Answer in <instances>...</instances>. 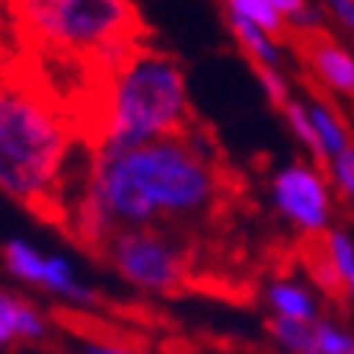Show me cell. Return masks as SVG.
Wrapping results in <instances>:
<instances>
[{"label":"cell","mask_w":354,"mask_h":354,"mask_svg":"<svg viewBox=\"0 0 354 354\" xmlns=\"http://www.w3.org/2000/svg\"><path fill=\"white\" fill-rule=\"evenodd\" d=\"M227 26H230L233 39L243 51H246V58L252 61V67H272V71H281V41L274 35H268L265 29L259 26L246 23V19H236V17H227Z\"/></svg>","instance_id":"12"},{"label":"cell","mask_w":354,"mask_h":354,"mask_svg":"<svg viewBox=\"0 0 354 354\" xmlns=\"http://www.w3.org/2000/svg\"><path fill=\"white\" fill-rule=\"evenodd\" d=\"M77 354H140V351L131 345H122V342H112V338H83Z\"/></svg>","instance_id":"21"},{"label":"cell","mask_w":354,"mask_h":354,"mask_svg":"<svg viewBox=\"0 0 354 354\" xmlns=\"http://www.w3.org/2000/svg\"><path fill=\"white\" fill-rule=\"evenodd\" d=\"M265 306L272 319H290V322H316L322 316L319 300L306 284L290 278H274L265 288Z\"/></svg>","instance_id":"10"},{"label":"cell","mask_w":354,"mask_h":354,"mask_svg":"<svg viewBox=\"0 0 354 354\" xmlns=\"http://www.w3.org/2000/svg\"><path fill=\"white\" fill-rule=\"evenodd\" d=\"M306 109H310V118H313L316 138H319V150H322V169L329 166V160H335L342 150H348L354 144L348 124L342 122V115L335 112L332 102H322L316 96H306Z\"/></svg>","instance_id":"11"},{"label":"cell","mask_w":354,"mask_h":354,"mask_svg":"<svg viewBox=\"0 0 354 354\" xmlns=\"http://www.w3.org/2000/svg\"><path fill=\"white\" fill-rule=\"evenodd\" d=\"M39 290L45 294L58 297L61 304H71V306H96L99 297L96 290L86 284V281L77 274V268L67 262L64 256L58 252H45V262H41V274H39Z\"/></svg>","instance_id":"9"},{"label":"cell","mask_w":354,"mask_h":354,"mask_svg":"<svg viewBox=\"0 0 354 354\" xmlns=\"http://www.w3.org/2000/svg\"><path fill=\"white\" fill-rule=\"evenodd\" d=\"M319 7L354 39V0H319Z\"/></svg>","instance_id":"20"},{"label":"cell","mask_w":354,"mask_h":354,"mask_svg":"<svg viewBox=\"0 0 354 354\" xmlns=\"http://www.w3.org/2000/svg\"><path fill=\"white\" fill-rule=\"evenodd\" d=\"M51 335V322L45 319L35 304L17 297L13 290L0 288V348L17 345H35V342H45Z\"/></svg>","instance_id":"8"},{"label":"cell","mask_w":354,"mask_h":354,"mask_svg":"<svg viewBox=\"0 0 354 354\" xmlns=\"http://www.w3.org/2000/svg\"><path fill=\"white\" fill-rule=\"evenodd\" d=\"M326 176H329L332 189L345 198L348 205H354V144L348 150H342L335 160H329Z\"/></svg>","instance_id":"18"},{"label":"cell","mask_w":354,"mask_h":354,"mask_svg":"<svg viewBox=\"0 0 354 354\" xmlns=\"http://www.w3.org/2000/svg\"><path fill=\"white\" fill-rule=\"evenodd\" d=\"M195 128L182 64L160 48L138 45L106 77L96 115V147L124 150Z\"/></svg>","instance_id":"3"},{"label":"cell","mask_w":354,"mask_h":354,"mask_svg":"<svg viewBox=\"0 0 354 354\" xmlns=\"http://www.w3.org/2000/svg\"><path fill=\"white\" fill-rule=\"evenodd\" d=\"M96 249L124 284L144 294H173L189 278V256L173 233L115 230Z\"/></svg>","instance_id":"5"},{"label":"cell","mask_w":354,"mask_h":354,"mask_svg":"<svg viewBox=\"0 0 354 354\" xmlns=\"http://www.w3.org/2000/svg\"><path fill=\"white\" fill-rule=\"evenodd\" d=\"M268 335L281 354H319L316 351V322L268 319Z\"/></svg>","instance_id":"15"},{"label":"cell","mask_w":354,"mask_h":354,"mask_svg":"<svg viewBox=\"0 0 354 354\" xmlns=\"http://www.w3.org/2000/svg\"><path fill=\"white\" fill-rule=\"evenodd\" d=\"M223 173L198 131L140 147L93 150L74 211L77 236L99 246L115 230H163L201 223L223 205Z\"/></svg>","instance_id":"1"},{"label":"cell","mask_w":354,"mask_h":354,"mask_svg":"<svg viewBox=\"0 0 354 354\" xmlns=\"http://www.w3.org/2000/svg\"><path fill=\"white\" fill-rule=\"evenodd\" d=\"M345 294H348V297H351V300H354V272H351V274H348V278H345Z\"/></svg>","instance_id":"23"},{"label":"cell","mask_w":354,"mask_h":354,"mask_svg":"<svg viewBox=\"0 0 354 354\" xmlns=\"http://www.w3.org/2000/svg\"><path fill=\"white\" fill-rule=\"evenodd\" d=\"M281 118L288 124V131L297 138V144L304 147L306 160H313L316 166H322V150H319V138H316L313 118H310V109H306V99L294 96L288 106L281 109Z\"/></svg>","instance_id":"16"},{"label":"cell","mask_w":354,"mask_h":354,"mask_svg":"<svg viewBox=\"0 0 354 354\" xmlns=\"http://www.w3.org/2000/svg\"><path fill=\"white\" fill-rule=\"evenodd\" d=\"M316 351L319 354H354V329H348L345 322H338L335 316L322 313L316 319Z\"/></svg>","instance_id":"17"},{"label":"cell","mask_w":354,"mask_h":354,"mask_svg":"<svg viewBox=\"0 0 354 354\" xmlns=\"http://www.w3.org/2000/svg\"><path fill=\"white\" fill-rule=\"evenodd\" d=\"M223 7H227V17L246 19V23L265 29L268 35H274L278 41L288 35V19L281 17L272 0H223Z\"/></svg>","instance_id":"14"},{"label":"cell","mask_w":354,"mask_h":354,"mask_svg":"<svg viewBox=\"0 0 354 354\" xmlns=\"http://www.w3.org/2000/svg\"><path fill=\"white\" fill-rule=\"evenodd\" d=\"M272 3L278 7V13H281L284 19H294L300 10L310 7V0H272Z\"/></svg>","instance_id":"22"},{"label":"cell","mask_w":354,"mask_h":354,"mask_svg":"<svg viewBox=\"0 0 354 354\" xmlns=\"http://www.w3.org/2000/svg\"><path fill=\"white\" fill-rule=\"evenodd\" d=\"M0 259H3V268L17 281L35 288L39 284V274H41V262H45V252H41L35 243L23 236H10L3 246H0Z\"/></svg>","instance_id":"13"},{"label":"cell","mask_w":354,"mask_h":354,"mask_svg":"<svg viewBox=\"0 0 354 354\" xmlns=\"http://www.w3.org/2000/svg\"><path fill=\"white\" fill-rule=\"evenodd\" d=\"M332 189L329 176L313 160H294L274 169L272 176V201L278 214L310 239H319L332 230Z\"/></svg>","instance_id":"6"},{"label":"cell","mask_w":354,"mask_h":354,"mask_svg":"<svg viewBox=\"0 0 354 354\" xmlns=\"http://www.w3.org/2000/svg\"><path fill=\"white\" fill-rule=\"evenodd\" d=\"M29 45L64 58L102 61L106 71L138 48L147 32L131 0H7Z\"/></svg>","instance_id":"4"},{"label":"cell","mask_w":354,"mask_h":354,"mask_svg":"<svg viewBox=\"0 0 354 354\" xmlns=\"http://www.w3.org/2000/svg\"><path fill=\"white\" fill-rule=\"evenodd\" d=\"M74 124L35 83L0 74V192L35 214L61 217Z\"/></svg>","instance_id":"2"},{"label":"cell","mask_w":354,"mask_h":354,"mask_svg":"<svg viewBox=\"0 0 354 354\" xmlns=\"http://www.w3.org/2000/svg\"><path fill=\"white\" fill-rule=\"evenodd\" d=\"M294 41L300 45V58H304L306 71L319 80L322 90L354 102V51L326 29L310 35H294Z\"/></svg>","instance_id":"7"},{"label":"cell","mask_w":354,"mask_h":354,"mask_svg":"<svg viewBox=\"0 0 354 354\" xmlns=\"http://www.w3.org/2000/svg\"><path fill=\"white\" fill-rule=\"evenodd\" d=\"M259 77V86H262V93L268 96V102H272L274 109H284L294 99V90H290L288 77H284V71H272V67H252Z\"/></svg>","instance_id":"19"}]
</instances>
